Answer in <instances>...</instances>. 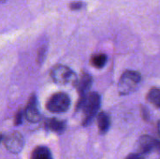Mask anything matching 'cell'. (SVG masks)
Wrapping results in <instances>:
<instances>
[{
    "label": "cell",
    "instance_id": "obj_5",
    "mask_svg": "<svg viewBox=\"0 0 160 159\" xmlns=\"http://www.w3.org/2000/svg\"><path fill=\"white\" fill-rule=\"evenodd\" d=\"M6 148L13 154H18L23 148L24 141L22 136L19 132H12L7 136L4 141Z\"/></svg>",
    "mask_w": 160,
    "mask_h": 159
},
{
    "label": "cell",
    "instance_id": "obj_18",
    "mask_svg": "<svg viewBox=\"0 0 160 159\" xmlns=\"http://www.w3.org/2000/svg\"><path fill=\"white\" fill-rule=\"evenodd\" d=\"M158 133H159L160 135V122L158 123Z\"/></svg>",
    "mask_w": 160,
    "mask_h": 159
},
{
    "label": "cell",
    "instance_id": "obj_17",
    "mask_svg": "<svg viewBox=\"0 0 160 159\" xmlns=\"http://www.w3.org/2000/svg\"><path fill=\"white\" fill-rule=\"evenodd\" d=\"M126 159H144V156L142 154H130Z\"/></svg>",
    "mask_w": 160,
    "mask_h": 159
},
{
    "label": "cell",
    "instance_id": "obj_1",
    "mask_svg": "<svg viewBox=\"0 0 160 159\" xmlns=\"http://www.w3.org/2000/svg\"><path fill=\"white\" fill-rule=\"evenodd\" d=\"M100 107V97L96 92H90L85 97L80 98L78 109H82L83 112V126H87L93 118L98 115Z\"/></svg>",
    "mask_w": 160,
    "mask_h": 159
},
{
    "label": "cell",
    "instance_id": "obj_12",
    "mask_svg": "<svg viewBox=\"0 0 160 159\" xmlns=\"http://www.w3.org/2000/svg\"><path fill=\"white\" fill-rule=\"evenodd\" d=\"M147 100L155 105L157 108L160 109V89L159 88H152L147 94Z\"/></svg>",
    "mask_w": 160,
    "mask_h": 159
},
{
    "label": "cell",
    "instance_id": "obj_4",
    "mask_svg": "<svg viewBox=\"0 0 160 159\" xmlns=\"http://www.w3.org/2000/svg\"><path fill=\"white\" fill-rule=\"evenodd\" d=\"M69 106H70V99L68 96L62 92L52 95L49 98L46 104V107L50 112H56V113L67 112L69 109Z\"/></svg>",
    "mask_w": 160,
    "mask_h": 159
},
{
    "label": "cell",
    "instance_id": "obj_11",
    "mask_svg": "<svg viewBox=\"0 0 160 159\" xmlns=\"http://www.w3.org/2000/svg\"><path fill=\"white\" fill-rule=\"evenodd\" d=\"M47 127L53 132L62 133L66 129V123L64 121L57 120V119H50L47 122Z\"/></svg>",
    "mask_w": 160,
    "mask_h": 159
},
{
    "label": "cell",
    "instance_id": "obj_3",
    "mask_svg": "<svg viewBox=\"0 0 160 159\" xmlns=\"http://www.w3.org/2000/svg\"><path fill=\"white\" fill-rule=\"evenodd\" d=\"M51 76L55 83L61 85L76 83L78 81L76 74L69 67L63 65H57L53 67L51 71Z\"/></svg>",
    "mask_w": 160,
    "mask_h": 159
},
{
    "label": "cell",
    "instance_id": "obj_15",
    "mask_svg": "<svg viewBox=\"0 0 160 159\" xmlns=\"http://www.w3.org/2000/svg\"><path fill=\"white\" fill-rule=\"evenodd\" d=\"M22 111H19V112H17L16 116H15V119H14V124H15V126L21 125L22 122Z\"/></svg>",
    "mask_w": 160,
    "mask_h": 159
},
{
    "label": "cell",
    "instance_id": "obj_8",
    "mask_svg": "<svg viewBox=\"0 0 160 159\" xmlns=\"http://www.w3.org/2000/svg\"><path fill=\"white\" fill-rule=\"evenodd\" d=\"M76 84H77L78 91L80 93V98H82L85 97L88 93H90L89 90L92 85V78L89 74L83 73L81 76V78L77 81Z\"/></svg>",
    "mask_w": 160,
    "mask_h": 159
},
{
    "label": "cell",
    "instance_id": "obj_14",
    "mask_svg": "<svg viewBox=\"0 0 160 159\" xmlns=\"http://www.w3.org/2000/svg\"><path fill=\"white\" fill-rule=\"evenodd\" d=\"M83 6V3L81 2V1H76V2H72L69 4V8L71 10H78V9H81Z\"/></svg>",
    "mask_w": 160,
    "mask_h": 159
},
{
    "label": "cell",
    "instance_id": "obj_19",
    "mask_svg": "<svg viewBox=\"0 0 160 159\" xmlns=\"http://www.w3.org/2000/svg\"><path fill=\"white\" fill-rule=\"evenodd\" d=\"M7 1H8V0H0L1 3H5V2H7Z\"/></svg>",
    "mask_w": 160,
    "mask_h": 159
},
{
    "label": "cell",
    "instance_id": "obj_10",
    "mask_svg": "<svg viewBox=\"0 0 160 159\" xmlns=\"http://www.w3.org/2000/svg\"><path fill=\"white\" fill-rule=\"evenodd\" d=\"M31 159H52V156L47 147L38 146L32 152Z\"/></svg>",
    "mask_w": 160,
    "mask_h": 159
},
{
    "label": "cell",
    "instance_id": "obj_2",
    "mask_svg": "<svg viewBox=\"0 0 160 159\" xmlns=\"http://www.w3.org/2000/svg\"><path fill=\"white\" fill-rule=\"evenodd\" d=\"M141 74L137 71L127 70L120 78L118 83V91L121 96H127L134 92L141 82Z\"/></svg>",
    "mask_w": 160,
    "mask_h": 159
},
{
    "label": "cell",
    "instance_id": "obj_7",
    "mask_svg": "<svg viewBox=\"0 0 160 159\" xmlns=\"http://www.w3.org/2000/svg\"><path fill=\"white\" fill-rule=\"evenodd\" d=\"M25 117L31 123H37L40 120V113L37 108V100L34 95L29 98L27 107L25 109Z\"/></svg>",
    "mask_w": 160,
    "mask_h": 159
},
{
    "label": "cell",
    "instance_id": "obj_16",
    "mask_svg": "<svg viewBox=\"0 0 160 159\" xmlns=\"http://www.w3.org/2000/svg\"><path fill=\"white\" fill-rule=\"evenodd\" d=\"M45 52H46V48L42 47L39 51H38V61L39 63H41L44 60V56H45Z\"/></svg>",
    "mask_w": 160,
    "mask_h": 159
},
{
    "label": "cell",
    "instance_id": "obj_20",
    "mask_svg": "<svg viewBox=\"0 0 160 159\" xmlns=\"http://www.w3.org/2000/svg\"><path fill=\"white\" fill-rule=\"evenodd\" d=\"M2 139H3V137H2V135H1V134H0V142H1V141H2Z\"/></svg>",
    "mask_w": 160,
    "mask_h": 159
},
{
    "label": "cell",
    "instance_id": "obj_9",
    "mask_svg": "<svg viewBox=\"0 0 160 159\" xmlns=\"http://www.w3.org/2000/svg\"><path fill=\"white\" fill-rule=\"evenodd\" d=\"M97 122H98L99 133L102 135L106 134L110 128V126H111V121H110L109 115L103 112H98L97 115Z\"/></svg>",
    "mask_w": 160,
    "mask_h": 159
},
{
    "label": "cell",
    "instance_id": "obj_6",
    "mask_svg": "<svg viewBox=\"0 0 160 159\" xmlns=\"http://www.w3.org/2000/svg\"><path fill=\"white\" fill-rule=\"evenodd\" d=\"M159 142V141H158L157 139L144 135L141 137L139 141V147H140V150L142 151V154L143 155V154L150 153L154 150H158Z\"/></svg>",
    "mask_w": 160,
    "mask_h": 159
},
{
    "label": "cell",
    "instance_id": "obj_13",
    "mask_svg": "<svg viewBox=\"0 0 160 159\" xmlns=\"http://www.w3.org/2000/svg\"><path fill=\"white\" fill-rule=\"evenodd\" d=\"M107 55L104 54V53H98V54H95L92 59H91V63L92 65L97 67V68H102L106 63H107Z\"/></svg>",
    "mask_w": 160,
    "mask_h": 159
}]
</instances>
